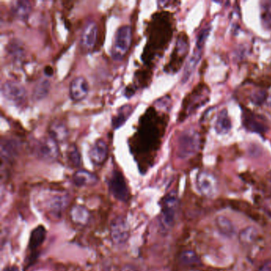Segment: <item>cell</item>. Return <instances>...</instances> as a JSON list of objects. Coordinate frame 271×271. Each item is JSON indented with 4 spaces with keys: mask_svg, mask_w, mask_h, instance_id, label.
Masks as SVG:
<instances>
[{
    "mask_svg": "<svg viewBox=\"0 0 271 271\" xmlns=\"http://www.w3.org/2000/svg\"><path fill=\"white\" fill-rule=\"evenodd\" d=\"M53 73H54V71H53V69L50 65H46L45 67L44 73L46 77H52L53 75Z\"/></svg>",
    "mask_w": 271,
    "mask_h": 271,
    "instance_id": "cell-32",
    "label": "cell"
},
{
    "mask_svg": "<svg viewBox=\"0 0 271 271\" xmlns=\"http://www.w3.org/2000/svg\"><path fill=\"white\" fill-rule=\"evenodd\" d=\"M167 120L154 107H149L139 118L138 125L129 139L130 150L141 167L152 164L159 150Z\"/></svg>",
    "mask_w": 271,
    "mask_h": 271,
    "instance_id": "cell-1",
    "label": "cell"
},
{
    "mask_svg": "<svg viewBox=\"0 0 271 271\" xmlns=\"http://www.w3.org/2000/svg\"><path fill=\"white\" fill-rule=\"evenodd\" d=\"M48 132L51 138L54 139L57 143L65 142L69 138V130L62 122L58 120L51 123Z\"/></svg>",
    "mask_w": 271,
    "mask_h": 271,
    "instance_id": "cell-19",
    "label": "cell"
},
{
    "mask_svg": "<svg viewBox=\"0 0 271 271\" xmlns=\"http://www.w3.org/2000/svg\"><path fill=\"white\" fill-rule=\"evenodd\" d=\"M122 271H140L137 268V267H135V266L128 265L124 266L122 269Z\"/></svg>",
    "mask_w": 271,
    "mask_h": 271,
    "instance_id": "cell-33",
    "label": "cell"
},
{
    "mask_svg": "<svg viewBox=\"0 0 271 271\" xmlns=\"http://www.w3.org/2000/svg\"><path fill=\"white\" fill-rule=\"evenodd\" d=\"M259 231L257 228L248 226L242 229L239 233V242L243 247H251L257 240Z\"/></svg>",
    "mask_w": 271,
    "mask_h": 271,
    "instance_id": "cell-24",
    "label": "cell"
},
{
    "mask_svg": "<svg viewBox=\"0 0 271 271\" xmlns=\"http://www.w3.org/2000/svg\"><path fill=\"white\" fill-rule=\"evenodd\" d=\"M108 146L101 138L96 140L89 150V158L95 166H101L107 160Z\"/></svg>",
    "mask_w": 271,
    "mask_h": 271,
    "instance_id": "cell-15",
    "label": "cell"
},
{
    "mask_svg": "<svg viewBox=\"0 0 271 271\" xmlns=\"http://www.w3.org/2000/svg\"><path fill=\"white\" fill-rule=\"evenodd\" d=\"M215 224L219 232L224 236L231 239L235 235L236 231L235 226L227 217L225 216H218L215 220Z\"/></svg>",
    "mask_w": 271,
    "mask_h": 271,
    "instance_id": "cell-22",
    "label": "cell"
},
{
    "mask_svg": "<svg viewBox=\"0 0 271 271\" xmlns=\"http://www.w3.org/2000/svg\"><path fill=\"white\" fill-rule=\"evenodd\" d=\"M133 111V107L131 105H124L120 107L116 116L112 118V128L114 129H118L121 128L122 126L125 124L126 121L128 120V118L132 115Z\"/></svg>",
    "mask_w": 271,
    "mask_h": 271,
    "instance_id": "cell-25",
    "label": "cell"
},
{
    "mask_svg": "<svg viewBox=\"0 0 271 271\" xmlns=\"http://www.w3.org/2000/svg\"><path fill=\"white\" fill-rule=\"evenodd\" d=\"M70 218L75 225L85 226L89 224L91 214L85 206L74 205L70 211Z\"/></svg>",
    "mask_w": 271,
    "mask_h": 271,
    "instance_id": "cell-21",
    "label": "cell"
},
{
    "mask_svg": "<svg viewBox=\"0 0 271 271\" xmlns=\"http://www.w3.org/2000/svg\"><path fill=\"white\" fill-rule=\"evenodd\" d=\"M73 181L78 187L93 186L98 182V178L87 170H80L73 174Z\"/></svg>",
    "mask_w": 271,
    "mask_h": 271,
    "instance_id": "cell-18",
    "label": "cell"
},
{
    "mask_svg": "<svg viewBox=\"0 0 271 271\" xmlns=\"http://www.w3.org/2000/svg\"><path fill=\"white\" fill-rule=\"evenodd\" d=\"M20 142L10 137L2 138L0 142V154L2 161L12 162L20 151Z\"/></svg>",
    "mask_w": 271,
    "mask_h": 271,
    "instance_id": "cell-13",
    "label": "cell"
},
{
    "mask_svg": "<svg viewBox=\"0 0 271 271\" xmlns=\"http://www.w3.org/2000/svg\"><path fill=\"white\" fill-rule=\"evenodd\" d=\"M98 37L97 25L93 21H89L85 25L81 33V49L85 53H89L95 49Z\"/></svg>",
    "mask_w": 271,
    "mask_h": 271,
    "instance_id": "cell-12",
    "label": "cell"
},
{
    "mask_svg": "<svg viewBox=\"0 0 271 271\" xmlns=\"http://www.w3.org/2000/svg\"><path fill=\"white\" fill-rule=\"evenodd\" d=\"M264 94L265 93L259 91L258 93L255 94V95H253L254 103H259V102L263 100V97H264Z\"/></svg>",
    "mask_w": 271,
    "mask_h": 271,
    "instance_id": "cell-31",
    "label": "cell"
},
{
    "mask_svg": "<svg viewBox=\"0 0 271 271\" xmlns=\"http://www.w3.org/2000/svg\"><path fill=\"white\" fill-rule=\"evenodd\" d=\"M50 90V82L46 79H41L33 90V97L35 100H42L46 97Z\"/></svg>",
    "mask_w": 271,
    "mask_h": 271,
    "instance_id": "cell-28",
    "label": "cell"
},
{
    "mask_svg": "<svg viewBox=\"0 0 271 271\" xmlns=\"http://www.w3.org/2000/svg\"><path fill=\"white\" fill-rule=\"evenodd\" d=\"M179 262L181 264L187 267H199L201 263L197 254L192 250H185L180 254Z\"/></svg>",
    "mask_w": 271,
    "mask_h": 271,
    "instance_id": "cell-26",
    "label": "cell"
},
{
    "mask_svg": "<svg viewBox=\"0 0 271 271\" xmlns=\"http://www.w3.org/2000/svg\"><path fill=\"white\" fill-rule=\"evenodd\" d=\"M200 146V135L193 129L185 130L179 136L178 154L179 158L185 159L198 151Z\"/></svg>",
    "mask_w": 271,
    "mask_h": 271,
    "instance_id": "cell-4",
    "label": "cell"
},
{
    "mask_svg": "<svg viewBox=\"0 0 271 271\" xmlns=\"http://www.w3.org/2000/svg\"><path fill=\"white\" fill-rule=\"evenodd\" d=\"M179 205L178 194L175 191L169 192L162 200V211L160 215V224L163 228H171L174 226L176 218L177 211Z\"/></svg>",
    "mask_w": 271,
    "mask_h": 271,
    "instance_id": "cell-5",
    "label": "cell"
},
{
    "mask_svg": "<svg viewBox=\"0 0 271 271\" xmlns=\"http://www.w3.org/2000/svg\"><path fill=\"white\" fill-rule=\"evenodd\" d=\"M215 128H216L217 133L221 134V135H225L231 131V120H230L226 110H223L221 113L219 114Z\"/></svg>",
    "mask_w": 271,
    "mask_h": 271,
    "instance_id": "cell-27",
    "label": "cell"
},
{
    "mask_svg": "<svg viewBox=\"0 0 271 271\" xmlns=\"http://www.w3.org/2000/svg\"><path fill=\"white\" fill-rule=\"evenodd\" d=\"M132 27L128 25L118 29L115 35L114 43L111 47V57L116 61H121L125 57L132 45Z\"/></svg>",
    "mask_w": 271,
    "mask_h": 271,
    "instance_id": "cell-3",
    "label": "cell"
},
{
    "mask_svg": "<svg viewBox=\"0 0 271 271\" xmlns=\"http://www.w3.org/2000/svg\"><path fill=\"white\" fill-rule=\"evenodd\" d=\"M89 91V83L84 77H75L69 85V97L73 101L83 100L87 96Z\"/></svg>",
    "mask_w": 271,
    "mask_h": 271,
    "instance_id": "cell-14",
    "label": "cell"
},
{
    "mask_svg": "<svg viewBox=\"0 0 271 271\" xmlns=\"http://www.w3.org/2000/svg\"><path fill=\"white\" fill-rule=\"evenodd\" d=\"M196 49L193 51L192 56L189 57L186 65L184 67V73H183L181 82L183 84L186 83L187 81L192 77V73L195 71L196 66L200 62L201 56H202V49L204 45L196 43Z\"/></svg>",
    "mask_w": 271,
    "mask_h": 271,
    "instance_id": "cell-16",
    "label": "cell"
},
{
    "mask_svg": "<svg viewBox=\"0 0 271 271\" xmlns=\"http://www.w3.org/2000/svg\"><path fill=\"white\" fill-rule=\"evenodd\" d=\"M146 45L142 54L145 65H150L162 56L173 35L171 16L168 12H157L152 16L146 27Z\"/></svg>",
    "mask_w": 271,
    "mask_h": 271,
    "instance_id": "cell-2",
    "label": "cell"
},
{
    "mask_svg": "<svg viewBox=\"0 0 271 271\" xmlns=\"http://www.w3.org/2000/svg\"><path fill=\"white\" fill-rule=\"evenodd\" d=\"M67 158L69 163L74 167H78L81 165V158L78 148L75 144L69 145L67 150Z\"/></svg>",
    "mask_w": 271,
    "mask_h": 271,
    "instance_id": "cell-30",
    "label": "cell"
},
{
    "mask_svg": "<svg viewBox=\"0 0 271 271\" xmlns=\"http://www.w3.org/2000/svg\"><path fill=\"white\" fill-rule=\"evenodd\" d=\"M108 187L111 194L115 198L128 202L130 198V192L124 175L119 170H114L108 181Z\"/></svg>",
    "mask_w": 271,
    "mask_h": 271,
    "instance_id": "cell-8",
    "label": "cell"
},
{
    "mask_svg": "<svg viewBox=\"0 0 271 271\" xmlns=\"http://www.w3.org/2000/svg\"><path fill=\"white\" fill-rule=\"evenodd\" d=\"M110 235L111 240L116 245H124L130 237V228L124 217H116L110 225Z\"/></svg>",
    "mask_w": 271,
    "mask_h": 271,
    "instance_id": "cell-10",
    "label": "cell"
},
{
    "mask_svg": "<svg viewBox=\"0 0 271 271\" xmlns=\"http://www.w3.org/2000/svg\"><path fill=\"white\" fill-rule=\"evenodd\" d=\"M2 271H19V270L16 266H8V267H5Z\"/></svg>",
    "mask_w": 271,
    "mask_h": 271,
    "instance_id": "cell-34",
    "label": "cell"
},
{
    "mask_svg": "<svg viewBox=\"0 0 271 271\" xmlns=\"http://www.w3.org/2000/svg\"><path fill=\"white\" fill-rule=\"evenodd\" d=\"M68 198L65 196H57L51 199L48 209L53 214H61L68 204Z\"/></svg>",
    "mask_w": 271,
    "mask_h": 271,
    "instance_id": "cell-29",
    "label": "cell"
},
{
    "mask_svg": "<svg viewBox=\"0 0 271 271\" xmlns=\"http://www.w3.org/2000/svg\"><path fill=\"white\" fill-rule=\"evenodd\" d=\"M46 235V230L43 225L35 227L31 233L29 240V249L31 251H36L43 244Z\"/></svg>",
    "mask_w": 271,
    "mask_h": 271,
    "instance_id": "cell-23",
    "label": "cell"
},
{
    "mask_svg": "<svg viewBox=\"0 0 271 271\" xmlns=\"http://www.w3.org/2000/svg\"><path fill=\"white\" fill-rule=\"evenodd\" d=\"M34 151L37 158L46 162H55L60 154L58 143L50 136L40 138L35 144Z\"/></svg>",
    "mask_w": 271,
    "mask_h": 271,
    "instance_id": "cell-6",
    "label": "cell"
},
{
    "mask_svg": "<svg viewBox=\"0 0 271 271\" xmlns=\"http://www.w3.org/2000/svg\"><path fill=\"white\" fill-rule=\"evenodd\" d=\"M32 10V4L27 0H17L10 3V11L19 20L27 21Z\"/></svg>",
    "mask_w": 271,
    "mask_h": 271,
    "instance_id": "cell-17",
    "label": "cell"
},
{
    "mask_svg": "<svg viewBox=\"0 0 271 271\" xmlns=\"http://www.w3.org/2000/svg\"><path fill=\"white\" fill-rule=\"evenodd\" d=\"M196 185L200 194L208 198H213L218 192V182L210 173L200 172L196 178Z\"/></svg>",
    "mask_w": 271,
    "mask_h": 271,
    "instance_id": "cell-11",
    "label": "cell"
},
{
    "mask_svg": "<svg viewBox=\"0 0 271 271\" xmlns=\"http://www.w3.org/2000/svg\"><path fill=\"white\" fill-rule=\"evenodd\" d=\"M188 43L186 36L183 34L179 35L168 65L165 67V71L170 73L178 72L188 53Z\"/></svg>",
    "mask_w": 271,
    "mask_h": 271,
    "instance_id": "cell-7",
    "label": "cell"
},
{
    "mask_svg": "<svg viewBox=\"0 0 271 271\" xmlns=\"http://www.w3.org/2000/svg\"><path fill=\"white\" fill-rule=\"evenodd\" d=\"M1 92L3 97L16 105L24 103L27 91L20 83L14 81H6L2 84Z\"/></svg>",
    "mask_w": 271,
    "mask_h": 271,
    "instance_id": "cell-9",
    "label": "cell"
},
{
    "mask_svg": "<svg viewBox=\"0 0 271 271\" xmlns=\"http://www.w3.org/2000/svg\"><path fill=\"white\" fill-rule=\"evenodd\" d=\"M6 52L14 62H20L26 55L24 44L18 39H14L6 45Z\"/></svg>",
    "mask_w": 271,
    "mask_h": 271,
    "instance_id": "cell-20",
    "label": "cell"
}]
</instances>
